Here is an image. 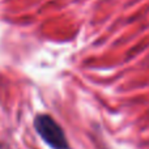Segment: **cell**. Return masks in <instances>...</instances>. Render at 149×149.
Instances as JSON below:
<instances>
[{"label": "cell", "mask_w": 149, "mask_h": 149, "mask_svg": "<svg viewBox=\"0 0 149 149\" xmlns=\"http://www.w3.org/2000/svg\"><path fill=\"white\" fill-rule=\"evenodd\" d=\"M34 127L45 143L52 149H68V141L62 127L50 115L42 114L34 120Z\"/></svg>", "instance_id": "obj_1"}]
</instances>
